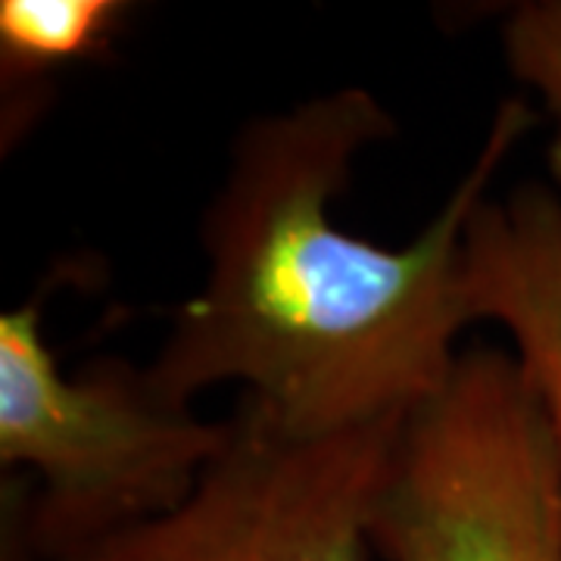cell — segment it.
I'll return each instance as SVG.
<instances>
[{
    "label": "cell",
    "mask_w": 561,
    "mask_h": 561,
    "mask_svg": "<svg viewBox=\"0 0 561 561\" xmlns=\"http://www.w3.org/2000/svg\"><path fill=\"white\" fill-rule=\"evenodd\" d=\"M534 106L508 98L437 216L400 250L334 221L353 162L393 135L365 88H334L241 128L203 216L206 278L172 316L150 371L184 402L216 383L290 437H334L409 415L453 375L465 228Z\"/></svg>",
    "instance_id": "obj_1"
},
{
    "label": "cell",
    "mask_w": 561,
    "mask_h": 561,
    "mask_svg": "<svg viewBox=\"0 0 561 561\" xmlns=\"http://www.w3.org/2000/svg\"><path fill=\"white\" fill-rule=\"evenodd\" d=\"M228 431V419L206 421L172 397L150 365L103 356L66 375L38 300L0 316V461L35 478L3 486V512L38 561L175 512Z\"/></svg>",
    "instance_id": "obj_2"
},
{
    "label": "cell",
    "mask_w": 561,
    "mask_h": 561,
    "mask_svg": "<svg viewBox=\"0 0 561 561\" xmlns=\"http://www.w3.org/2000/svg\"><path fill=\"white\" fill-rule=\"evenodd\" d=\"M368 540L383 561H561V453L512 356L461 353L402 419Z\"/></svg>",
    "instance_id": "obj_3"
},
{
    "label": "cell",
    "mask_w": 561,
    "mask_h": 561,
    "mask_svg": "<svg viewBox=\"0 0 561 561\" xmlns=\"http://www.w3.org/2000/svg\"><path fill=\"white\" fill-rule=\"evenodd\" d=\"M402 419L290 437L241 397L225 449L175 512L57 561H365Z\"/></svg>",
    "instance_id": "obj_4"
},
{
    "label": "cell",
    "mask_w": 561,
    "mask_h": 561,
    "mask_svg": "<svg viewBox=\"0 0 561 561\" xmlns=\"http://www.w3.org/2000/svg\"><path fill=\"white\" fill-rule=\"evenodd\" d=\"M465 306L502 324L561 453V197L527 184L486 197L465 228Z\"/></svg>",
    "instance_id": "obj_5"
},
{
    "label": "cell",
    "mask_w": 561,
    "mask_h": 561,
    "mask_svg": "<svg viewBox=\"0 0 561 561\" xmlns=\"http://www.w3.org/2000/svg\"><path fill=\"white\" fill-rule=\"evenodd\" d=\"M128 3L119 0H0L3 84L35 81L60 66L103 54Z\"/></svg>",
    "instance_id": "obj_6"
},
{
    "label": "cell",
    "mask_w": 561,
    "mask_h": 561,
    "mask_svg": "<svg viewBox=\"0 0 561 561\" xmlns=\"http://www.w3.org/2000/svg\"><path fill=\"white\" fill-rule=\"evenodd\" d=\"M502 47L512 76L540 98L552 122L549 162L561 184V0H527L502 22Z\"/></svg>",
    "instance_id": "obj_7"
},
{
    "label": "cell",
    "mask_w": 561,
    "mask_h": 561,
    "mask_svg": "<svg viewBox=\"0 0 561 561\" xmlns=\"http://www.w3.org/2000/svg\"><path fill=\"white\" fill-rule=\"evenodd\" d=\"M0 522H3V530H0V561H38L32 556V549L25 546V540H22L16 518L10 512H3Z\"/></svg>",
    "instance_id": "obj_8"
}]
</instances>
